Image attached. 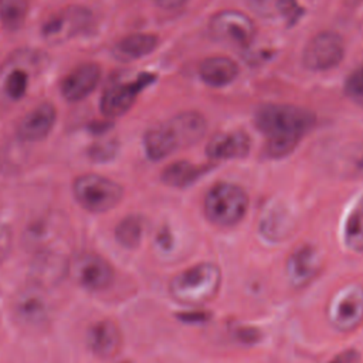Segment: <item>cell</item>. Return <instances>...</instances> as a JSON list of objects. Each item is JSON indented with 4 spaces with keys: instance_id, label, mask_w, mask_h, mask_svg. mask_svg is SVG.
<instances>
[{
    "instance_id": "cell-8",
    "label": "cell",
    "mask_w": 363,
    "mask_h": 363,
    "mask_svg": "<svg viewBox=\"0 0 363 363\" xmlns=\"http://www.w3.org/2000/svg\"><path fill=\"white\" fill-rule=\"evenodd\" d=\"M72 279L88 291H104L113 282L115 271L111 262L102 255L91 251L77 254L68 264Z\"/></svg>"
},
{
    "instance_id": "cell-19",
    "label": "cell",
    "mask_w": 363,
    "mask_h": 363,
    "mask_svg": "<svg viewBox=\"0 0 363 363\" xmlns=\"http://www.w3.org/2000/svg\"><path fill=\"white\" fill-rule=\"evenodd\" d=\"M240 74L238 64L225 55H211L204 58L199 65L201 81L213 88L230 85Z\"/></svg>"
},
{
    "instance_id": "cell-23",
    "label": "cell",
    "mask_w": 363,
    "mask_h": 363,
    "mask_svg": "<svg viewBox=\"0 0 363 363\" xmlns=\"http://www.w3.org/2000/svg\"><path fill=\"white\" fill-rule=\"evenodd\" d=\"M169 121L177 132L182 147L197 143L207 132V121L197 111H183Z\"/></svg>"
},
{
    "instance_id": "cell-31",
    "label": "cell",
    "mask_w": 363,
    "mask_h": 363,
    "mask_svg": "<svg viewBox=\"0 0 363 363\" xmlns=\"http://www.w3.org/2000/svg\"><path fill=\"white\" fill-rule=\"evenodd\" d=\"M277 7L289 26L295 24L303 14V9L296 0H277Z\"/></svg>"
},
{
    "instance_id": "cell-30",
    "label": "cell",
    "mask_w": 363,
    "mask_h": 363,
    "mask_svg": "<svg viewBox=\"0 0 363 363\" xmlns=\"http://www.w3.org/2000/svg\"><path fill=\"white\" fill-rule=\"evenodd\" d=\"M345 94L354 99L363 98V62L356 67L345 81Z\"/></svg>"
},
{
    "instance_id": "cell-34",
    "label": "cell",
    "mask_w": 363,
    "mask_h": 363,
    "mask_svg": "<svg viewBox=\"0 0 363 363\" xmlns=\"http://www.w3.org/2000/svg\"><path fill=\"white\" fill-rule=\"evenodd\" d=\"M328 363H360V352L353 347L345 349L333 356Z\"/></svg>"
},
{
    "instance_id": "cell-26",
    "label": "cell",
    "mask_w": 363,
    "mask_h": 363,
    "mask_svg": "<svg viewBox=\"0 0 363 363\" xmlns=\"http://www.w3.org/2000/svg\"><path fill=\"white\" fill-rule=\"evenodd\" d=\"M343 244L353 252H363V196L346 216L343 224Z\"/></svg>"
},
{
    "instance_id": "cell-14",
    "label": "cell",
    "mask_w": 363,
    "mask_h": 363,
    "mask_svg": "<svg viewBox=\"0 0 363 363\" xmlns=\"http://www.w3.org/2000/svg\"><path fill=\"white\" fill-rule=\"evenodd\" d=\"M86 345L96 357L112 359L122 347V332L112 319H99L88 328Z\"/></svg>"
},
{
    "instance_id": "cell-28",
    "label": "cell",
    "mask_w": 363,
    "mask_h": 363,
    "mask_svg": "<svg viewBox=\"0 0 363 363\" xmlns=\"http://www.w3.org/2000/svg\"><path fill=\"white\" fill-rule=\"evenodd\" d=\"M28 0H0V21L7 30H18L27 17Z\"/></svg>"
},
{
    "instance_id": "cell-9",
    "label": "cell",
    "mask_w": 363,
    "mask_h": 363,
    "mask_svg": "<svg viewBox=\"0 0 363 363\" xmlns=\"http://www.w3.org/2000/svg\"><path fill=\"white\" fill-rule=\"evenodd\" d=\"M208 31L211 37L218 41L247 47L255 35V26L251 17L245 13L234 9H225L210 17Z\"/></svg>"
},
{
    "instance_id": "cell-12",
    "label": "cell",
    "mask_w": 363,
    "mask_h": 363,
    "mask_svg": "<svg viewBox=\"0 0 363 363\" xmlns=\"http://www.w3.org/2000/svg\"><path fill=\"white\" fill-rule=\"evenodd\" d=\"M156 75L152 72H142L138 78L123 84H113L108 86L101 98V112L106 118H116L128 112L135 104L138 95L155 82Z\"/></svg>"
},
{
    "instance_id": "cell-16",
    "label": "cell",
    "mask_w": 363,
    "mask_h": 363,
    "mask_svg": "<svg viewBox=\"0 0 363 363\" xmlns=\"http://www.w3.org/2000/svg\"><path fill=\"white\" fill-rule=\"evenodd\" d=\"M57 121L52 104L43 102L27 112L17 125V136L24 142H40L45 139Z\"/></svg>"
},
{
    "instance_id": "cell-22",
    "label": "cell",
    "mask_w": 363,
    "mask_h": 363,
    "mask_svg": "<svg viewBox=\"0 0 363 363\" xmlns=\"http://www.w3.org/2000/svg\"><path fill=\"white\" fill-rule=\"evenodd\" d=\"M159 45V37L152 33H132L122 37L113 47L115 55L122 61L139 60L152 54Z\"/></svg>"
},
{
    "instance_id": "cell-17",
    "label": "cell",
    "mask_w": 363,
    "mask_h": 363,
    "mask_svg": "<svg viewBox=\"0 0 363 363\" xmlns=\"http://www.w3.org/2000/svg\"><path fill=\"white\" fill-rule=\"evenodd\" d=\"M251 150V139L242 130L220 132L211 136L206 145V155L211 160H228L247 157Z\"/></svg>"
},
{
    "instance_id": "cell-35",
    "label": "cell",
    "mask_w": 363,
    "mask_h": 363,
    "mask_svg": "<svg viewBox=\"0 0 363 363\" xmlns=\"http://www.w3.org/2000/svg\"><path fill=\"white\" fill-rule=\"evenodd\" d=\"M179 319L184 320V322H203V320H207L208 319V313L207 312H203L200 311L199 308H191V311H184L182 313L177 315Z\"/></svg>"
},
{
    "instance_id": "cell-6",
    "label": "cell",
    "mask_w": 363,
    "mask_h": 363,
    "mask_svg": "<svg viewBox=\"0 0 363 363\" xmlns=\"http://www.w3.org/2000/svg\"><path fill=\"white\" fill-rule=\"evenodd\" d=\"M11 311L16 322L26 330H43L51 319V305L41 286L30 285L18 291Z\"/></svg>"
},
{
    "instance_id": "cell-3",
    "label": "cell",
    "mask_w": 363,
    "mask_h": 363,
    "mask_svg": "<svg viewBox=\"0 0 363 363\" xmlns=\"http://www.w3.org/2000/svg\"><path fill=\"white\" fill-rule=\"evenodd\" d=\"M250 206L247 191L234 183L218 182L204 196L206 218L216 227L231 228L241 223Z\"/></svg>"
},
{
    "instance_id": "cell-20",
    "label": "cell",
    "mask_w": 363,
    "mask_h": 363,
    "mask_svg": "<svg viewBox=\"0 0 363 363\" xmlns=\"http://www.w3.org/2000/svg\"><path fill=\"white\" fill-rule=\"evenodd\" d=\"M332 173L343 179H363V140L340 146L329 160Z\"/></svg>"
},
{
    "instance_id": "cell-5",
    "label": "cell",
    "mask_w": 363,
    "mask_h": 363,
    "mask_svg": "<svg viewBox=\"0 0 363 363\" xmlns=\"http://www.w3.org/2000/svg\"><path fill=\"white\" fill-rule=\"evenodd\" d=\"M325 315L329 325L342 333H350L363 325V285L349 282L339 286L328 299Z\"/></svg>"
},
{
    "instance_id": "cell-15",
    "label": "cell",
    "mask_w": 363,
    "mask_h": 363,
    "mask_svg": "<svg viewBox=\"0 0 363 363\" xmlns=\"http://www.w3.org/2000/svg\"><path fill=\"white\" fill-rule=\"evenodd\" d=\"M295 225L296 221L291 210L282 203H275L264 210L258 223V233L268 242H281L292 235Z\"/></svg>"
},
{
    "instance_id": "cell-37",
    "label": "cell",
    "mask_w": 363,
    "mask_h": 363,
    "mask_svg": "<svg viewBox=\"0 0 363 363\" xmlns=\"http://www.w3.org/2000/svg\"><path fill=\"white\" fill-rule=\"evenodd\" d=\"M360 3H363V0H345V4L349 6V7H356Z\"/></svg>"
},
{
    "instance_id": "cell-27",
    "label": "cell",
    "mask_w": 363,
    "mask_h": 363,
    "mask_svg": "<svg viewBox=\"0 0 363 363\" xmlns=\"http://www.w3.org/2000/svg\"><path fill=\"white\" fill-rule=\"evenodd\" d=\"M145 231V221L138 214H129L123 217L116 228H115V238L116 241L128 250H135L140 245Z\"/></svg>"
},
{
    "instance_id": "cell-13",
    "label": "cell",
    "mask_w": 363,
    "mask_h": 363,
    "mask_svg": "<svg viewBox=\"0 0 363 363\" xmlns=\"http://www.w3.org/2000/svg\"><path fill=\"white\" fill-rule=\"evenodd\" d=\"M101 67L96 62H82L74 67L61 81L60 89L64 99L78 102L85 99L99 84Z\"/></svg>"
},
{
    "instance_id": "cell-32",
    "label": "cell",
    "mask_w": 363,
    "mask_h": 363,
    "mask_svg": "<svg viewBox=\"0 0 363 363\" xmlns=\"http://www.w3.org/2000/svg\"><path fill=\"white\" fill-rule=\"evenodd\" d=\"M118 149V143L115 140H106L102 143H98L96 146H94L89 150V155L95 159V160H109L115 156Z\"/></svg>"
},
{
    "instance_id": "cell-36",
    "label": "cell",
    "mask_w": 363,
    "mask_h": 363,
    "mask_svg": "<svg viewBox=\"0 0 363 363\" xmlns=\"http://www.w3.org/2000/svg\"><path fill=\"white\" fill-rule=\"evenodd\" d=\"M157 7L164 10H176L186 4L189 0H152Z\"/></svg>"
},
{
    "instance_id": "cell-21",
    "label": "cell",
    "mask_w": 363,
    "mask_h": 363,
    "mask_svg": "<svg viewBox=\"0 0 363 363\" xmlns=\"http://www.w3.org/2000/svg\"><path fill=\"white\" fill-rule=\"evenodd\" d=\"M31 277L34 285L45 286L58 284L68 274L67 259L55 252H43L40 254L31 265Z\"/></svg>"
},
{
    "instance_id": "cell-29",
    "label": "cell",
    "mask_w": 363,
    "mask_h": 363,
    "mask_svg": "<svg viewBox=\"0 0 363 363\" xmlns=\"http://www.w3.org/2000/svg\"><path fill=\"white\" fill-rule=\"evenodd\" d=\"M27 85H28V77L24 71L21 69H14L11 71L6 81H4V89L6 94L11 98V99H21L27 91Z\"/></svg>"
},
{
    "instance_id": "cell-38",
    "label": "cell",
    "mask_w": 363,
    "mask_h": 363,
    "mask_svg": "<svg viewBox=\"0 0 363 363\" xmlns=\"http://www.w3.org/2000/svg\"><path fill=\"white\" fill-rule=\"evenodd\" d=\"M126 363H129V362H126Z\"/></svg>"
},
{
    "instance_id": "cell-25",
    "label": "cell",
    "mask_w": 363,
    "mask_h": 363,
    "mask_svg": "<svg viewBox=\"0 0 363 363\" xmlns=\"http://www.w3.org/2000/svg\"><path fill=\"white\" fill-rule=\"evenodd\" d=\"M208 170V166H197L187 160H176L162 170L160 179L170 187H187Z\"/></svg>"
},
{
    "instance_id": "cell-24",
    "label": "cell",
    "mask_w": 363,
    "mask_h": 363,
    "mask_svg": "<svg viewBox=\"0 0 363 363\" xmlns=\"http://www.w3.org/2000/svg\"><path fill=\"white\" fill-rule=\"evenodd\" d=\"M153 250L157 258L166 262H174L186 255V241L179 238L176 230L169 225L163 224L155 234L153 238Z\"/></svg>"
},
{
    "instance_id": "cell-7",
    "label": "cell",
    "mask_w": 363,
    "mask_h": 363,
    "mask_svg": "<svg viewBox=\"0 0 363 363\" xmlns=\"http://www.w3.org/2000/svg\"><path fill=\"white\" fill-rule=\"evenodd\" d=\"M345 52V41L337 33L320 31L311 37L303 47L302 64L309 71H328L342 62Z\"/></svg>"
},
{
    "instance_id": "cell-4",
    "label": "cell",
    "mask_w": 363,
    "mask_h": 363,
    "mask_svg": "<svg viewBox=\"0 0 363 363\" xmlns=\"http://www.w3.org/2000/svg\"><path fill=\"white\" fill-rule=\"evenodd\" d=\"M72 194L84 210L89 213H105L121 203L123 187L106 176L86 173L74 180Z\"/></svg>"
},
{
    "instance_id": "cell-1",
    "label": "cell",
    "mask_w": 363,
    "mask_h": 363,
    "mask_svg": "<svg viewBox=\"0 0 363 363\" xmlns=\"http://www.w3.org/2000/svg\"><path fill=\"white\" fill-rule=\"evenodd\" d=\"M315 123L312 111L291 104H262L254 112V125L267 138L265 155L271 159L288 156Z\"/></svg>"
},
{
    "instance_id": "cell-33",
    "label": "cell",
    "mask_w": 363,
    "mask_h": 363,
    "mask_svg": "<svg viewBox=\"0 0 363 363\" xmlns=\"http://www.w3.org/2000/svg\"><path fill=\"white\" fill-rule=\"evenodd\" d=\"M234 336L238 342L245 343V345H254L257 342L261 340L262 333L258 328H252V326H238L234 330Z\"/></svg>"
},
{
    "instance_id": "cell-2",
    "label": "cell",
    "mask_w": 363,
    "mask_h": 363,
    "mask_svg": "<svg viewBox=\"0 0 363 363\" xmlns=\"http://www.w3.org/2000/svg\"><path fill=\"white\" fill-rule=\"evenodd\" d=\"M221 281L220 267L213 261H201L176 274L169 281L167 291L180 305L199 308L218 295Z\"/></svg>"
},
{
    "instance_id": "cell-18",
    "label": "cell",
    "mask_w": 363,
    "mask_h": 363,
    "mask_svg": "<svg viewBox=\"0 0 363 363\" xmlns=\"http://www.w3.org/2000/svg\"><path fill=\"white\" fill-rule=\"evenodd\" d=\"M143 147L150 160H162L177 149H182V143L172 122L167 121L157 123L145 132Z\"/></svg>"
},
{
    "instance_id": "cell-11",
    "label": "cell",
    "mask_w": 363,
    "mask_h": 363,
    "mask_svg": "<svg viewBox=\"0 0 363 363\" xmlns=\"http://www.w3.org/2000/svg\"><path fill=\"white\" fill-rule=\"evenodd\" d=\"M323 268V255L313 244L298 245L286 258L285 275L289 285L302 289L318 278Z\"/></svg>"
},
{
    "instance_id": "cell-10",
    "label": "cell",
    "mask_w": 363,
    "mask_h": 363,
    "mask_svg": "<svg viewBox=\"0 0 363 363\" xmlns=\"http://www.w3.org/2000/svg\"><path fill=\"white\" fill-rule=\"evenodd\" d=\"M92 13L84 6H67L52 16L41 27L43 37L50 43H61L82 33L91 24Z\"/></svg>"
}]
</instances>
